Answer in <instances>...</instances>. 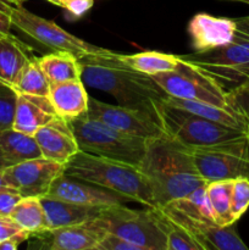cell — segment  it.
I'll list each match as a JSON object with an SVG mask.
<instances>
[{
    "instance_id": "6da1fadb",
    "label": "cell",
    "mask_w": 249,
    "mask_h": 250,
    "mask_svg": "<svg viewBox=\"0 0 249 250\" xmlns=\"http://www.w3.org/2000/svg\"><path fill=\"white\" fill-rule=\"evenodd\" d=\"M78 59L85 84L112 95L120 105L146 112L163 126L167 94L151 76L133 70L107 49Z\"/></svg>"
},
{
    "instance_id": "7a4b0ae2",
    "label": "cell",
    "mask_w": 249,
    "mask_h": 250,
    "mask_svg": "<svg viewBox=\"0 0 249 250\" xmlns=\"http://www.w3.org/2000/svg\"><path fill=\"white\" fill-rule=\"evenodd\" d=\"M139 167L148 180L154 209L181 199L207 183L193 163L190 149L167 134L148 142Z\"/></svg>"
},
{
    "instance_id": "3957f363",
    "label": "cell",
    "mask_w": 249,
    "mask_h": 250,
    "mask_svg": "<svg viewBox=\"0 0 249 250\" xmlns=\"http://www.w3.org/2000/svg\"><path fill=\"white\" fill-rule=\"evenodd\" d=\"M63 173L112 190L129 202L155 208L148 180L138 166L80 150L66 163Z\"/></svg>"
},
{
    "instance_id": "277c9868",
    "label": "cell",
    "mask_w": 249,
    "mask_h": 250,
    "mask_svg": "<svg viewBox=\"0 0 249 250\" xmlns=\"http://www.w3.org/2000/svg\"><path fill=\"white\" fill-rule=\"evenodd\" d=\"M234 20L237 32L228 44L211 50L195 51L180 56L226 92L249 84V31L241 19Z\"/></svg>"
},
{
    "instance_id": "5b68a950",
    "label": "cell",
    "mask_w": 249,
    "mask_h": 250,
    "mask_svg": "<svg viewBox=\"0 0 249 250\" xmlns=\"http://www.w3.org/2000/svg\"><path fill=\"white\" fill-rule=\"evenodd\" d=\"M80 150L141 166L148 148L146 139L124 133L87 114L70 121Z\"/></svg>"
},
{
    "instance_id": "8992f818",
    "label": "cell",
    "mask_w": 249,
    "mask_h": 250,
    "mask_svg": "<svg viewBox=\"0 0 249 250\" xmlns=\"http://www.w3.org/2000/svg\"><path fill=\"white\" fill-rule=\"evenodd\" d=\"M100 216L106 221L109 232L141 250H167L166 232L156 209L133 210L117 204L104 208Z\"/></svg>"
},
{
    "instance_id": "52a82bcc",
    "label": "cell",
    "mask_w": 249,
    "mask_h": 250,
    "mask_svg": "<svg viewBox=\"0 0 249 250\" xmlns=\"http://www.w3.org/2000/svg\"><path fill=\"white\" fill-rule=\"evenodd\" d=\"M163 127L166 134L189 149L215 146L243 138L248 132L210 121L187 110L171 106L165 103Z\"/></svg>"
},
{
    "instance_id": "ba28073f",
    "label": "cell",
    "mask_w": 249,
    "mask_h": 250,
    "mask_svg": "<svg viewBox=\"0 0 249 250\" xmlns=\"http://www.w3.org/2000/svg\"><path fill=\"white\" fill-rule=\"evenodd\" d=\"M193 163L205 182L249 178L248 134L236 141L190 149Z\"/></svg>"
},
{
    "instance_id": "9c48e42d",
    "label": "cell",
    "mask_w": 249,
    "mask_h": 250,
    "mask_svg": "<svg viewBox=\"0 0 249 250\" xmlns=\"http://www.w3.org/2000/svg\"><path fill=\"white\" fill-rule=\"evenodd\" d=\"M6 9L11 19L12 26L51 50L68 51L75 54L78 58L88 54L102 53L105 50L104 48L93 45L68 33L55 22L43 19L26 10L23 6H15L7 2Z\"/></svg>"
},
{
    "instance_id": "30bf717a",
    "label": "cell",
    "mask_w": 249,
    "mask_h": 250,
    "mask_svg": "<svg viewBox=\"0 0 249 250\" xmlns=\"http://www.w3.org/2000/svg\"><path fill=\"white\" fill-rule=\"evenodd\" d=\"M158 209L171 221L183 227L200 244L203 250H248V247L237 233L236 224L220 226L212 220L192 216L170 204Z\"/></svg>"
},
{
    "instance_id": "8fae6325",
    "label": "cell",
    "mask_w": 249,
    "mask_h": 250,
    "mask_svg": "<svg viewBox=\"0 0 249 250\" xmlns=\"http://www.w3.org/2000/svg\"><path fill=\"white\" fill-rule=\"evenodd\" d=\"M87 115L117 131L146 141L166 136L164 127L150 115L124 105L107 104L94 98H89Z\"/></svg>"
},
{
    "instance_id": "7c38bea8",
    "label": "cell",
    "mask_w": 249,
    "mask_h": 250,
    "mask_svg": "<svg viewBox=\"0 0 249 250\" xmlns=\"http://www.w3.org/2000/svg\"><path fill=\"white\" fill-rule=\"evenodd\" d=\"M65 171V165L39 156L7 166L2 170L5 183L22 198L43 197L54 181Z\"/></svg>"
},
{
    "instance_id": "4fadbf2b",
    "label": "cell",
    "mask_w": 249,
    "mask_h": 250,
    "mask_svg": "<svg viewBox=\"0 0 249 250\" xmlns=\"http://www.w3.org/2000/svg\"><path fill=\"white\" fill-rule=\"evenodd\" d=\"M109 232L106 221L102 216L81 224L48 229L31 237L38 242V248L50 250H95L98 243Z\"/></svg>"
},
{
    "instance_id": "5bb4252c",
    "label": "cell",
    "mask_w": 249,
    "mask_h": 250,
    "mask_svg": "<svg viewBox=\"0 0 249 250\" xmlns=\"http://www.w3.org/2000/svg\"><path fill=\"white\" fill-rule=\"evenodd\" d=\"M45 197L90 207H111L129 202L127 198L112 190L71 177L65 173L54 181Z\"/></svg>"
},
{
    "instance_id": "9a60e30c",
    "label": "cell",
    "mask_w": 249,
    "mask_h": 250,
    "mask_svg": "<svg viewBox=\"0 0 249 250\" xmlns=\"http://www.w3.org/2000/svg\"><path fill=\"white\" fill-rule=\"evenodd\" d=\"M236 32V20L216 17L207 12L194 15L188 23V33L195 51H208L226 45L232 42Z\"/></svg>"
},
{
    "instance_id": "2e32d148",
    "label": "cell",
    "mask_w": 249,
    "mask_h": 250,
    "mask_svg": "<svg viewBox=\"0 0 249 250\" xmlns=\"http://www.w3.org/2000/svg\"><path fill=\"white\" fill-rule=\"evenodd\" d=\"M33 137L43 158L63 165L80 151L70 122L59 116L41 127Z\"/></svg>"
},
{
    "instance_id": "e0dca14e",
    "label": "cell",
    "mask_w": 249,
    "mask_h": 250,
    "mask_svg": "<svg viewBox=\"0 0 249 250\" xmlns=\"http://www.w3.org/2000/svg\"><path fill=\"white\" fill-rule=\"evenodd\" d=\"M55 110L48 97L17 93L12 128L34 136L41 127L56 119Z\"/></svg>"
},
{
    "instance_id": "ac0fdd59",
    "label": "cell",
    "mask_w": 249,
    "mask_h": 250,
    "mask_svg": "<svg viewBox=\"0 0 249 250\" xmlns=\"http://www.w3.org/2000/svg\"><path fill=\"white\" fill-rule=\"evenodd\" d=\"M48 98L56 115L68 122L88 112L89 97L82 78L50 85Z\"/></svg>"
},
{
    "instance_id": "d6986e66",
    "label": "cell",
    "mask_w": 249,
    "mask_h": 250,
    "mask_svg": "<svg viewBox=\"0 0 249 250\" xmlns=\"http://www.w3.org/2000/svg\"><path fill=\"white\" fill-rule=\"evenodd\" d=\"M165 103L171 106L187 110V111L205 117L210 121L225 125L227 127L241 129L244 132H248L249 129V112L244 110L236 109V107H222L214 104H208V103L193 102V100L178 99V98H172L168 95Z\"/></svg>"
},
{
    "instance_id": "ffe728a7",
    "label": "cell",
    "mask_w": 249,
    "mask_h": 250,
    "mask_svg": "<svg viewBox=\"0 0 249 250\" xmlns=\"http://www.w3.org/2000/svg\"><path fill=\"white\" fill-rule=\"evenodd\" d=\"M41 200L44 212H45L49 229L71 226V225L84 222L87 220L95 219L100 216L104 208H106L75 204V203L53 199L45 195L41 197Z\"/></svg>"
},
{
    "instance_id": "44dd1931",
    "label": "cell",
    "mask_w": 249,
    "mask_h": 250,
    "mask_svg": "<svg viewBox=\"0 0 249 250\" xmlns=\"http://www.w3.org/2000/svg\"><path fill=\"white\" fill-rule=\"evenodd\" d=\"M33 56L31 48L11 33L0 37V84L14 87L21 71Z\"/></svg>"
},
{
    "instance_id": "7402d4cb",
    "label": "cell",
    "mask_w": 249,
    "mask_h": 250,
    "mask_svg": "<svg viewBox=\"0 0 249 250\" xmlns=\"http://www.w3.org/2000/svg\"><path fill=\"white\" fill-rule=\"evenodd\" d=\"M50 85L82 78L80 59L68 51H54L38 58Z\"/></svg>"
},
{
    "instance_id": "603a6c76",
    "label": "cell",
    "mask_w": 249,
    "mask_h": 250,
    "mask_svg": "<svg viewBox=\"0 0 249 250\" xmlns=\"http://www.w3.org/2000/svg\"><path fill=\"white\" fill-rule=\"evenodd\" d=\"M0 150L11 165L42 156L34 137L14 128L0 129Z\"/></svg>"
},
{
    "instance_id": "cb8c5ba5",
    "label": "cell",
    "mask_w": 249,
    "mask_h": 250,
    "mask_svg": "<svg viewBox=\"0 0 249 250\" xmlns=\"http://www.w3.org/2000/svg\"><path fill=\"white\" fill-rule=\"evenodd\" d=\"M10 217L29 234V238L49 229L43 204L39 197L21 198L10 214Z\"/></svg>"
},
{
    "instance_id": "d4e9b609",
    "label": "cell",
    "mask_w": 249,
    "mask_h": 250,
    "mask_svg": "<svg viewBox=\"0 0 249 250\" xmlns=\"http://www.w3.org/2000/svg\"><path fill=\"white\" fill-rule=\"evenodd\" d=\"M120 60L133 70L153 76L176 70L181 63V58L160 51H142L136 54H119Z\"/></svg>"
},
{
    "instance_id": "484cf974",
    "label": "cell",
    "mask_w": 249,
    "mask_h": 250,
    "mask_svg": "<svg viewBox=\"0 0 249 250\" xmlns=\"http://www.w3.org/2000/svg\"><path fill=\"white\" fill-rule=\"evenodd\" d=\"M233 180L212 181L207 183V197L209 200L212 220L220 226L236 224L231 211Z\"/></svg>"
},
{
    "instance_id": "4316f807",
    "label": "cell",
    "mask_w": 249,
    "mask_h": 250,
    "mask_svg": "<svg viewBox=\"0 0 249 250\" xmlns=\"http://www.w3.org/2000/svg\"><path fill=\"white\" fill-rule=\"evenodd\" d=\"M12 89L16 93L48 97L49 90H50V83H49L45 73L42 70L37 56H33L27 62V65L24 66L23 70L17 77Z\"/></svg>"
},
{
    "instance_id": "83f0119b",
    "label": "cell",
    "mask_w": 249,
    "mask_h": 250,
    "mask_svg": "<svg viewBox=\"0 0 249 250\" xmlns=\"http://www.w3.org/2000/svg\"><path fill=\"white\" fill-rule=\"evenodd\" d=\"M156 210L163 220L164 229L166 232L167 250H203L200 244L183 227L171 221L159 209Z\"/></svg>"
},
{
    "instance_id": "f1b7e54d",
    "label": "cell",
    "mask_w": 249,
    "mask_h": 250,
    "mask_svg": "<svg viewBox=\"0 0 249 250\" xmlns=\"http://www.w3.org/2000/svg\"><path fill=\"white\" fill-rule=\"evenodd\" d=\"M249 208V178L239 177L233 180L231 199V211L234 221H238Z\"/></svg>"
},
{
    "instance_id": "f546056e",
    "label": "cell",
    "mask_w": 249,
    "mask_h": 250,
    "mask_svg": "<svg viewBox=\"0 0 249 250\" xmlns=\"http://www.w3.org/2000/svg\"><path fill=\"white\" fill-rule=\"evenodd\" d=\"M17 93L11 87L0 84V129L12 128Z\"/></svg>"
},
{
    "instance_id": "4dcf8cb0",
    "label": "cell",
    "mask_w": 249,
    "mask_h": 250,
    "mask_svg": "<svg viewBox=\"0 0 249 250\" xmlns=\"http://www.w3.org/2000/svg\"><path fill=\"white\" fill-rule=\"evenodd\" d=\"M95 250H141L137 246L129 243L126 239L116 236V234L107 232L102 241L98 243Z\"/></svg>"
},
{
    "instance_id": "1f68e13d",
    "label": "cell",
    "mask_w": 249,
    "mask_h": 250,
    "mask_svg": "<svg viewBox=\"0 0 249 250\" xmlns=\"http://www.w3.org/2000/svg\"><path fill=\"white\" fill-rule=\"evenodd\" d=\"M21 237L28 241L29 234L24 232L10 216H0V242Z\"/></svg>"
},
{
    "instance_id": "d6a6232c",
    "label": "cell",
    "mask_w": 249,
    "mask_h": 250,
    "mask_svg": "<svg viewBox=\"0 0 249 250\" xmlns=\"http://www.w3.org/2000/svg\"><path fill=\"white\" fill-rule=\"evenodd\" d=\"M21 198V195L11 188L0 190V216H10Z\"/></svg>"
},
{
    "instance_id": "836d02e7",
    "label": "cell",
    "mask_w": 249,
    "mask_h": 250,
    "mask_svg": "<svg viewBox=\"0 0 249 250\" xmlns=\"http://www.w3.org/2000/svg\"><path fill=\"white\" fill-rule=\"evenodd\" d=\"M93 4L94 0H65L61 7L75 19H80L92 9Z\"/></svg>"
},
{
    "instance_id": "e575fe53",
    "label": "cell",
    "mask_w": 249,
    "mask_h": 250,
    "mask_svg": "<svg viewBox=\"0 0 249 250\" xmlns=\"http://www.w3.org/2000/svg\"><path fill=\"white\" fill-rule=\"evenodd\" d=\"M6 4L7 2L0 0V37L9 34L11 27H14L9 12H7Z\"/></svg>"
},
{
    "instance_id": "d590c367",
    "label": "cell",
    "mask_w": 249,
    "mask_h": 250,
    "mask_svg": "<svg viewBox=\"0 0 249 250\" xmlns=\"http://www.w3.org/2000/svg\"><path fill=\"white\" fill-rule=\"evenodd\" d=\"M10 165H11V164L9 163V160L5 158V155L2 154V151L0 150V170H4V168H6L7 166H10Z\"/></svg>"
},
{
    "instance_id": "8d00e7d4",
    "label": "cell",
    "mask_w": 249,
    "mask_h": 250,
    "mask_svg": "<svg viewBox=\"0 0 249 250\" xmlns=\"http://www.w3.org/2000/svg\"><path fill=\"white\" fill-rule=\"evenodd\" d=\"M2 1L9 2V4L15 5V6H23V4L26 0H2Z\"/></svg>"
},
{
    "instance_id": "74e56055",
    "label": "cell",
    "mask_w": 249,
    "mask_h": 250,
    "mask_svg": "<svg viewBox=\"0 0 249 250\" xmlns=\"http://www.w3.org/2000/svg\"><path fill=\"white\" fill-rule=\"evenodd\" d=\"M6 188H9V187H7L6 183H5L4 175H2V170H0V190L6 189Z\"/></svg>"
},
{
    "instance_id": "f35d334b",
    "label": "cell",
    "mask_w": 249,
    "mask_h": 250,
    "mask_svg": "<svg viewBox=\"0 0 249 250\" xmlns=\"http://www.w3.org/2000/svg\"><path fill=\"white\" fill-rule=\"evenodd\" d=\"M241 21H242V23L244 24V27H246V28L249 31V16L248 17H242Z\"/></svg>"
},
{
    "instance_id": "ab89813d",
    "label": "cell",
    "mask_w": 249,
    "mask_h": 250,
    "mask_svg": "<svg viewBox=\"0 0 249 250\" xmlns=\"http://www.w3.org/2000/svg\"><path fill=\"white\" fill-rule=\"evenodd\" d=\"M46 1H49L50 4H54V5H56V6L61 7V2L59 1V0H46Z\"/></svg>"
},
{
    "instance_id": "60d3db41",
    "label": "cell",
    "mask_w": 249,
    "mask_h": 250,
    "mask_svg": "<svg viewBox=\"0 0 249 250\" xmlns=\"http://www.w3.org/2000/svg\"><path fill=\"white\" fill-rule=\"evenodd\" d=\"M241 2H246V4H249V0H239Z\"/></svg>"
},
{
    "instance_id": "b9f144b4",
    "label": "cell",
    "mask_w": 249,
    "mask_h": 250,
    "mask_svg": "<svg viewBox=\"0 0 249 250\" xmlns=\"http://www.w3.org/2000/svg\"><path fill=\"white\" fill-rule=\"evenodd\" d=\"M59 1H60V2H61V6H62V2H63V1H65V0H59Z\"/></svg>"
},
{
    "instance_id": "7bdbcfd3",
    "label": "cell",
    "mask_w": 249,
    "mask_h": 250,
    "mask_svg": "<svg viewBox=\"0 0 249 250\" xmlns=\"http://www.w3.org/2000/svg\"><path fill=\"white\" fill-rule=\"evenodd\" d=\"M247 134H248V141H249V129H248V133H247Z\"/></svg>"
},
{
    "instance_id": "ee69618b",
    "label": "cell",
    "mask_w": 249,
    "mask_h": 250,
    "mask_svg": "<svg viewBox=\"0 0 249 250\" xmlns=\"http://www.w3.org/2000/svg\"><path fill=\"white\" fill-rule=\"evenodd\" d=\"M233 1H239V0H233Z\"/></svg>"
}]
</instances>
